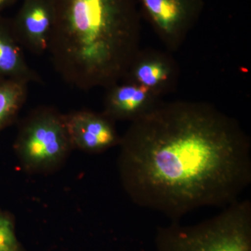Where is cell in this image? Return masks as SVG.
<instances>
[{
  "mask_svg": "<svg viewBox=\"0 0 251 251\" xmlns=\"http://www.w3.org/2000/svg\"><path fill=\"white\" fill-rule=\"evenodd\" d=\"M126 192L172 222L239 200L251 183V143L237 120L206 102H158L121 137Z\"/></svg>",
  "mask_w": 251,
  "mask_h": 251,
  "instance_id": "obj_1",
  "label": "cell"
},
{
  "mask_svg": "<svg viewBox=\"0 0 251 251\" xmlns=\"http://www.w3.org/2000/svg\"><path fill=\"white\" fill-rule=\"evenodd\" d=\"M49 52L54 69L80 90L124 80L141 52L136 0H52Z\"/></svg>",
  "mask_w": 251,
  "mask_h": 251,
  "instance_id": "obj_2",
  "label": "cell"
},
{
  "mask_svg": "<svg viewBox=\"0 0 251 251\" xmlns=\"http://www.w3.org/2000/svg\"><path fill=\"white\" fill-rule=\"evenodd\" d=\"M156 251H251V202L238 201L199 224L157 229Z\"/></svg>",
  "mask_w": 251,
  "mask_h": 251,
  "instance_id": "obj_3",
  "label": "cell"
},
{
  "mask_svg": "<svg viewBox=\"0 0 251 251\" xmlns=\"http://www.w3.org/2000/svg\"><path fill=\"white\" fill-rule=\"evenodd\" d=\"M14 148L23 166L29 171L55 168L73 148L64 115L52 107L33 110L23 120Z\"/></svg>",
  "mask_w": 251,
  "mask_h": 251,
  "instance_id": "obj_4",
  "label": "cell"
},
{
  "mask_svg": "<svg viewBox=\"0 0 251 251\" xmlns=\"http://www.w3.org/2000/svg\"><path fill=\"white\" fill-rule=\"evenodd\" d=\"M142 11L170 50L179 49L202 14L204 0H138Z\"/></svg>",
  "mask_w": 251,
  "mask_h": 251,
  "instance_id": "obj_5",
  "label": "cell"
},
{
  "mask_svg": "<svg viewBox=\"0 0 251 251\" xmlns=\"http://www.w3.org/2000/svg\"><path fill=\"white\" fill-rule=\"evenodd\" d=\"M64 120L73 148L100 153L121 142L115 121L104 112L78 110L64 115Z\"/></svg>",
  "mask_w": 251,
  "mask_h": 251,
  "instance_id": "obj_6",
  "label": "cell"
},
{
  "mask_svg": "<svg viewBox=\"0 0 251 251\" xmlns=\"http://www.w3.org/2000/svg\"><path fill=\"white\" fill-rule=\"evenodd\" d=\"M16 39L23 49L41 55L49 50L54 23L52 0H23L11 19Z\"/></svg>",
  "mask_w": 251,
  "mask_h": 251,
  "instance_id": "obj_7",
  "label": "cell"
},
{
  "mask_svg": "<svg viewBox=\"0 0 251 251\" xmlns=\"http://www.w3.org/2000/svg\"><path fill=\"white\" fill-rule=\"evenodd\" d=\"M160 97L139 84L123 81L108 88L103 112L115 122H132L153 108Z\"/></svg>",
  "mask_w": 251,
  "mask_h": 251,
  "instance_id": "obj_8",
  "label": "cell"
},
{
  "mask_svg": "<svg viewBox=\"0 0 251 251\" xmlns=\"http://www.w3.org/2000/svg\"><path fill=\"white\" fill-rule=\"evenodd\" d=\"M176 72L169 56L142 50L122 81L139 84L161 96L175 83Z\"/></svg>",
  "mask_w": 251,
  "mask_h": 251,
  "instance_id": "obj_9",
  "label": "cell"
},
{
  "mask_svg": "<svg viewBox=\"0 0 251 251\" xmlns=\"http://www.w3.org/2000/svg\"><path fill=\"white\" fill-rule=\"evenodd\" d=\"M16 39L11 19L0 16V78L42 84V78L29 67Z\"/></svg>",
  "mask_w": 251,
  "mask_h": 251,
  "instance_id": "obj_10",
  "label": "cell"
},
{
  "mask_svg": "<svg viewBox=\"0 0 251 251\" xmlns=\"http://www.w3.org/2000/svg\"><path fill=\"white\" fill-rule=\"evenodd\" d=\"M28 85L22 81L0 78V130L16 120L27 99Z\"/></svg>",
  "mask_w": 251,
  "mask_h": 251,
  "instance_id": "obj_11",
  "label": "cell"
},
{
  "mask_svg": "<svg viewBox=\"0 0 251 251\" xmlns=\"http://www.w3.org/2000/svg\"><path fill=\"white\" fill-rule=\"evenodd\" d=\"M0 251H20L14 224L7 213L0 211Z\"/></svg>",
  "mask_w": 251,
  "mask_h": 251,
  "instance_id": "obj_12",
  "label": "cell"
},
{
  "mask_svg": "<svg viewBox=\"0 0 251 251\" xmlns=\"http://www.w3.org/2000/svg\"><path fill=\"white\" fill-rule=\"evenodd\" d=\"M16 1V0H0V16H2V12Z\"/></svg>",
  "mask_w": 251,
  "mask_h": 251,
  "instance_id": "obj_13",
  "label": "cell"
}]
</instances>
